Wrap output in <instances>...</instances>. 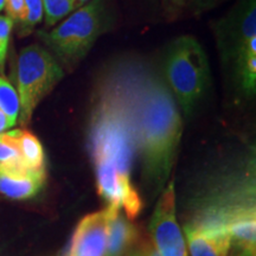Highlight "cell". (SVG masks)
<instances>
[{"instance_id":"obj_15","label":"cell","mask_w":256,"mask_h":256,"mask_svg":"<svg viewBox=\"0 0 256 256\" xmlns=\"http://www.w3.org/2000/svg\"><path fill=\"white\" fill-rule=\"evenodd\" d=\"M0 110L8 118L14 126L17 124L20 112L18 92L2 75H0Z\"/></svg>"},{"instance_id":"obj_2","label":"cell","mask_w":256,"mask_h":256,"mask_svg":"<svg viewBox=\"0 0 256 256\" xmlns=\"http://www.w3.org/2000/svg\"><path fill=\"white\" fill-rule=\"evenodd\" d=\"M183 134L178 104L160 72L150 70L136 114L138 152L146 182L162 190L174 168Z\"/></svg>"},{"instance_id":"obj_13","label":"cell","mask_w":256,"mask_h":256,"mask_svg":"<svg viewBox=\"0 0 256 256\" xmlns=\"http://www.w3.org/2000/svg\"><path fill=\"white\" fill-rule=\"evenodd\" d=\"M0 172L14 176L30 174L23 162L14 130L0 134Z\"/></svg>"},{"instance_id":"obj_8","label":"cell","mask_w":256,"mask_h":256,"mask_svg":"<svg viewBox=\"0 0 256 256\" xmlns=\"http://www.w3.org/2000/svg\"><path fill=\"white\" fill-rule=\"evenodd\" d=\"M115 208L118 206L110 204L104 210L83 217L66 256H104L110 220Z\"/></svg>"},{"instance_id":"obj_21","label":"cell","mask_w":256,"mask_h":256,"mask_svg":"<svg viewBox=\"0 0 256 256\" xmlns=\"http://www.w3.org/2000/svg\"><path fill=\"white\" fill-rule=\"evenodd\" d=\"M14 127V124H11V121L8 120V118L0 110V134L6 132L8 128Z\"/></svg>"},{"instance_id":"obj_4","label":"cell","mask_w":256,"mask_h":256,"mask_svg":"<svg viewBox=\"0 0 256 256\" xmlns=\"http://www.w3.org/2000/svg\"><path fill=\"white\" fill-rule=\"evenodd\" d=\"M222 64L236 87L250 98L256 90V2L242 0L216 28Z\"/></svg>"},{"instance_id":"obj_19","label":"cell","mask_w":256,"mask_h":256,"mask_svg":"<svg viewBox=\"0 0 256 256\" xmlns=\"http://www.w3.org/2000/svg\"><path fill=\"white\" fill-rule=\"evenodd\" d=\"M4 10L6 11V16L14 23H22L26 16L25 0H5Z\"/></svg>"},{"instance_id":"obj_24","label":"cell","mask_w":256,"mask_h":256,"mask_svg":"<svg viewBox=\"0 0 256 256\" xmlns=\"http://www.w3.org/2000/svg\"><path fill=\"white\" fill-rule=\"evenodd\" d=\"M5 8V0H0V12Z\"/></svg>"},{"instance_id":"obj_16","label":"cell","mask_w":256,"mask_h":256,"mask_svg":"<svg viewBox=\"0 0 256 256\" xmlns=\"http://www.w3.org/2000/svg\"><path fill=\"white\" fill-rule=\"evenodd\" d=\"M46 28H54L78 8L75 0H43Z\"/></svg>"},{"instance_id":"obj_9","label":"cell","mask_w":256,"mask_h":256,"mask_svg":"<svg viewBox=\"0 0 256 256\" xmlns=\"http://www.w3.org/2000/svg\"><path fill=\"white\" fill-rule=\"evenodd\" d=\"M185 234L191 256H228L232 238L228 230L186 224Z\"/></svg>"},{"instance_id":"obj_20","label":"cell","mask_w":256,"mask_h":256,"mask_svg":"<svg viewBox=\"0 0 256 256\" xmlns=\"http://www.w3.org/2000/svg\"><path fill=\"white\" fill-rule=\"evenodd\" d=\"M142 256H162L152 242H144L139 249Z\"/></svg>"},{"instance_id":"obj_17","label":"cell","mask_w":256,"mask_h":256,"mask_svg":"<svg viewBox=\"0 0 256 256\" xmlns=\"http://www.w3.org/2000/svg\"><path fill=\"white\" fill-rule=\"evenodd\" d=\"M25 8H26L25 19L18 24V34L20 37L30 34L44 17L43 0H25Z\"/></svg>"},{"instance_id":"obj_10","label":"cell","mask_w":256,"mask_h":256,"mask_svg":"<svg viewBox=\"0 0 256 256\" xmlns=\"http://www.w3.org/2000/svg\"><path fill=\"white\" fill-rule=\"evenodd\" d=\"M136 238V226L126 218V216L121 215L119 208H115L110 220L104 256H126Z\"/></svg>"},{"instance_id":"obj_7","label":"cell","mask_w":256,"mask_h":256,"mask_svg":"<svg viewBox=\"0 0 256 256\" xmlns=\"http://www.w3.org/2000/svg\"><path fill=\"white\" fill-rule=\"evenodd\" d=\"M150 232L153 246L162 256H188L184 236L176 218L174 182L168 184L156 203Z\"/></svg>"},{"instance_id":"obj_3","label":"cell","mask_w":256,"mask_h":256,"mask_svg":"<svg viewBox=\"0 0 256 256\" xmlns=\"http://www.w3.org/2000/svg\"><path fill=\"white\" fill-rule=\"evenodd\" d=\"M113 26L108 0H89L51 30L37 36L63 69L72 72L92 49L102 34Z\"/></svg>"},{"instance_id":"obj_14","label":"cell","mask_w":256,"mask_h":256,"mask_svg":"<svg viewBox=\"0 0 256 256\" xmlns=\"http://www.w3.org/2000/svg\"><path fill=\"white\" fill-rule=\"evenodd\" d=\"M216 0H165L162 4L168 18H178L184 14H196L209 10Z\"/></svg>"},{"instance_id":"obj_6","label":"cell","mask_w":256,"mask_h":256,"mask_svg":"<svg viewBox=\"0 0 256 256\" xmlns=\"http://www.w3.org/2000/svg\"><path fill=\"white\" fill-rule=\"evenodd\" d=\"M64 78V69L46 48L28 46L17 55L12 80L20 102L19 122L26 126L34 112Z\"/></svg>"},{"instance_id":"obj_11","label":"cell","mask_w":256,"mask_h":256,"mask_svg":"<svg viewBox=\"0 0 256 256\" xmlns=\"http://www.w3.org/2000/svg\"><path fill=\"white\" fill-rule=\"evenodd\" d=\"M46 182V172H30L14 176L0 172V192L12 200H28L36 196Z\"/></svg>"},{"instance_id":"obj_12","label":"cell","mask_w":256,"mask_h":256,"mask_svg":"<svg viewBox=\"0 0 256 256\" xmlns=\"http://www.w3.org/2000/svg\"><path fill=\"white\" fill-rule=\"evenodd\" d=\"M16 139L28 172H46V156L38 138L25 130H14Z\"/></svg>"},{"instance_id":"obj_23","label":"cell","mask_w":256,"mask_h":256,"mask_svg":"<svg viewBox=\"0 0 256 256\" xmlns=\"http://www.w3.org/2000/svg\"><path fill=\"white\" fill-rule=\"evenodd\" d=\"M89 0H75V2H76V5L78 6V8H81L82 5H84L86 2H88Z\"/></svg>"},{"instance_id":"obj_1","label":"cell","mask_w":256,"mask_h":256,"mask_svg":"<svg viewBox=\"0 0 256 256\" xmlns=\"http://www.w3.org/2000/svg\"><path fill=\"white\" fill-rule=\"evenodd\" d=\"M150 70L136 57H122L106 66L100 75L89 126L94 165H110L130 178L138 152V104Z\"/></svg>"},{"instance_id":"obj_22","label":"cell","mask_w":256,"mask_h":256,"mask_svg":"<svg viewBox=\"0 0 256 256\" xmlns=\"http://www.w3.org/2000/svg\"><path fill=\"white\" fill-rule=\"evenodd\" d=\"M238 256H255V249H242Z\"/></svg>"},{"instance_id":"obj_5","label":"cell","mask_w":256,"mask_h":256,"mask_svg":"<svg viewBox=\"0 0 256 256\" xmlns=\"http://www.w3.org/2000/svg\"><path fill=\"white\" fill-rule=\"evenodd\" d=\"M162 78L185 115H191L211 84L206 50L192 36H180L166 51Z\"/></svg>"},{"instance_id":"obj_25","label":"cell","mask_w":256,"mask_h":256,"mask_svg":"<svg viewBox=\"0 0 256 256\" xmlns=\"http://www.w3.org/2000/svg\"><path fill=\"white\" fill-rule=\"evenodd\" d=\"M130 256H142V254H140L139 249H138V250H136V252H132V254H130Z\"/></svg>"},{"instance_id":"obj_26","label":"cell","mask_w":256,"mask_h":256,"mask_svg":"<svg viewBox=\"0 0 256 256\" xmlns=\"http://www.w3.org/2000/svg\"><path fill=\"white\" fill-rule=\"evenodd\" d=\"M162 4H164V2H165V0H162Z\"/></svg>"},{"instance_id":"obj_18","label":"cell","mask_w":256,"mask_h":256,"mask_svg":"<svg viewBox=\"0 0 256 256\" xmlns=\"http://www.w3.org/2000/svg\"><path fill=\"white\" fill-rule=\"evenodd\" d=\"M14 22L8 16H0V75L4 76L5 63L11 34L14 30Z\"/></svg>"}]
</instances>
